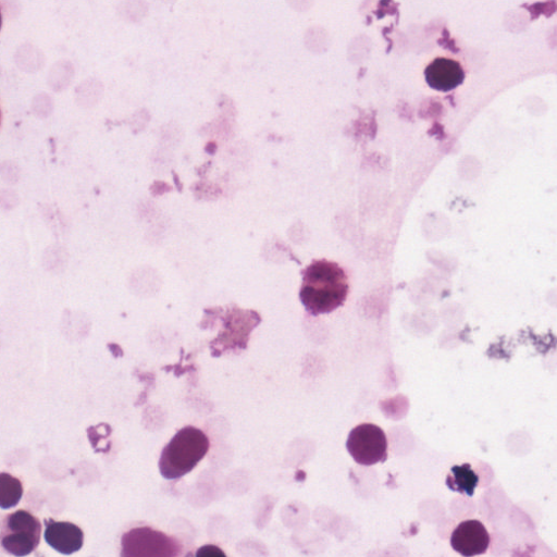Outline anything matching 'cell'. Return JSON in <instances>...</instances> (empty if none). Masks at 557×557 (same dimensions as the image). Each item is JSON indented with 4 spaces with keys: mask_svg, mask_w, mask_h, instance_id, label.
<instances>
[{
    "mask_svg": "<svg viewBox=\"0 0 557 557\" xmlns=\"http://www.w3.org/2000/svg\"><path fill=\"white\" fill-rule=\"evenodd\" d=\"M208 436L195 426L181 429L162 449L159 470L165 479H178L190 472L207 455Z\"/></svg>",
    "mask_w": 557,
    "mask_h": 557,
    "instance_id": "7a4b0ae2",
    "label": "cell"
},
{
    "mask_svg": "<svg viewBox=\"0 0 557 557\" xmlns=\"http://www.w3.org/2000/svg\"><path fill=\"white\" fill-rule=\"evenodd\" d=\"M347 294V276L337 263L317 260L304 271L299 297L311 314L334 311L344 304Z\"/></svg>",
    "mask_w": 557,
    "mask_h": 557,
    "instance_id": "6da1fadb",
    "label": "cell"
},
{
    "mask_svg": "<svg viewBox=\"0 0 557 557\" xmlns=\"http://www.w3.org/2000/svg\"><path fill=\"white\" fill-rule=\"evenodd\" d=\"M430 87L440 91H449L459 86L465 78L461 65L448 58H436L424 71Z\"/></svg>",
    "mask_w": 557,
    "mask_h": 557,
    "instance_id": "ba28073f",
    "label": "cell"
},
{
    "mask_svg": "<svg viewBox=\"0 0 557 557\" xmlns=\"http://www.w3.org/2000/svg\"><path fill=\"white\" fill-rule=\"evenodd\" d=\"M196 555L205 557L225 556L224 552L215 545H205L197 550Z\"/></svg>",
    "mask_w": 557,
    "mask_h": 557,
    "instance_id": "8fae6325",
    "label": "cell"
},
{
    "mask_svg": "<svg viewBox=\"0 0 557 557\" xmlns=\"http://www.w3.org/2000/svg\"><path fill=\"white\" fill-rule=\"evenodd\" d=\"M41 523L29 511L18 509L8 515L0 531L1 547L13 556L32 554L40 542Z\"/></svg>",
    "mask_w": 557,
    "mask_h": 557,
    "instance_id": "3957f363",
    "label": "cell"
},
{
    "mask_svg": "<svg viewBox=\"0 0 557 557\" xmlns=\"http://www.w3.org/2000/svg\"><path fill=\"white\" fill-rule=\"evenodd\" d=\"M346 447L354 460L362 466L384 461L387 456V438L374 423L356 425L348 434Z\"/></svg>",
    "mask_w": 557,
    "mask_h": 557,
    "instance_id": "5b68a950",
    "label": "cell"
},
{
    "mask_svg": "<svg viewBox=\"0 0 557 557\" xmlns=\"http://www.w3.org/2000/svg\"><path fill=\"white\" fill-rule=\"evenodd\" d=\"M122 556L169 557L181 554L178 542L147 527L132 529L122 536Z\"/></svg>",
    "mask_w": 557,
    "mask_h": 557,
    "instance_id": "277c9868",
    "label": "cell"
},
{
    "mask_svg": "<svg viewBox=\"0 0 557 557\" xmlns=\"http://www.w3.org/2000/svg\"><path fill=\"white\" fill-rule=\"evenodd\" d=\"M44 536L53 549L64 555L79 550L84 543L82 529L69 521L48 520Z\"/></svg>",
    "mask_w": 557,
    "mask_h": 557,
    "instance_id": "52a82bcc",
    "label": "cell"
},
{
    "mask_svg": "<svg viewBox=\"0 0 557 557\" xmlns=\"http://www.w3.org/2000/svg\"><path fill=\"white\" fill-rule=\"evenodd\" d=\"M23 496L21 481L7 472H0V508L9 509L16 506Z\"/></svg>",
    "mask_w": 557,
    "mask_h": 557,
    "instance_id": "30bf717a",
    "label": "cell"
},
{
    "mask_svg": "<svg viewBox=\"0 0 557 557\" xmlns=\"http://www.w3.org/2000/svg\"><path fill=\"white\" fill-rule=\"evenodd\" d=\"M491 536L485 525L476 520L461 521L450 535V546L458 554L470 557L487 552Z\"/></svg>",
    "mask_w": 557,
    "mask_h": 557,
    "instance_id": "8992f818",
    "label": "cell"
},
{
    "mask_svg": "<svg viewBox=\"0 0 557 557\" xmlns=\"http://www.w3.org/2000/svg\"><path fill=\"white\" fill-rule=\"evenodd\" d=\"M478 475L469 463L454 466L447 474V486L459 493L471 496L478 484Z\"/></svg>",
    "mask_w": 557,
    "mask_h": 557,
    "instance_id": "9c48e42d",
    "label": "cell"
},
{
    "mask_svg": "<svg viewBox=\"0 0 557 557\" xmlns=\"http://www.w3.org/2000/svg\"><path fill=\"white\" fill-rule=\"evenodd\" d=\"M1 26H2V14H1V10H0V30H1Z\"/></svg>",
    "mask_w": 557,
    "mask_h": 557,
    "instance_id": "7c38bea8",
    "label": "cell"
}]
</instances>
